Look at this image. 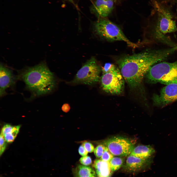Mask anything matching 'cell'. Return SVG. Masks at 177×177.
Segmentation results:
<instances>
[{
    "instance_id": "cell-1",
    "label": "cell",
    "mask_w": 177,
    "mask_h": 177,
    "mask_svg": "<svg viewBox=\"0 0 177 177\" xmlns=\"http://www.w3.org/2000/svg\"><path fill=\"white\" fill-rule=\"evenodd\" d=\"M168 48L148 49L139 53L119 58L117 63L122 75L130 88H137L144 77L154 65L164 61L170 57Z\"/></svg>"
},
{
    "instance_id": "cell-2",
    "label": "cell",
    "mask_w": 177,
    "mask_h": 177,
    "mask_svg": "<svg viewBox=\"0 0 177 177\" xmlns=\"http://www.w3.org/2000/svg\"><path fill=\"white\" fill-rule=\"evenodd\" d=\"M17 79L25 83L26 88L33 97L48 94L55 88L56 79L45 61L32 67H25L19 71Z\"/></svg>"
},
{
    "instance_id": "cell-3",
    "label": "cell",
    "mask_w": 177,
    "mask_h": 177,
    "mask_svg": "<svg viewBox=\"0 0 177 177\" xmlns=\"http://www.w3.org/2000/svg\"><path fill=\"white\" fill-rule=\"evenodd\" d=\"M101 70L103 73L100 80L102 89L112 94H121L125 80L119 68L113 64L107 63L102 67Z\"/></svg>"
},
{
    "instance_id": "cell-4",
    "label": "cell",
    "mask_w": 177,
    "mask_h": 177,
    "mask_svg": "<svg viewBox=\"0 0 177 177\" xmlns=\"http://www.w3.org/2000/svg\"><path fill=\"white\" fill-rule=\"evenodd\" d=\"M146 76L149 83H159L166 85L177 83V61H162L153 66Z\"/></svg>"
},
{
    "instance_id": "cell-5",
    "label": "cell",
    "mask_w": 177,
    "mask_h": 177,
    "mask_svg": "<svg viewBox=\"0 0 177 177\" xmlns=\"http://www.w3.org/2000/svg\"><path fill=\"white\" fill-rule=\"evenodd\" d=\"M94 28L97 35L108 41H123L128 46L133 48L138 47V44L128 39L118 26L104 18H101L96 22Z\"/></svg>"
},
{
    "instance_id": "cell-6",
    "label": "cell",
    "mask_w": 177,
    "mask_h": 177,
    "mask_svg": "<svg viewBox=\"0 0 177 177\" xmlns=\"http://www.w3.org/2000/svg\"><path fill=\"white\" fill-rule=\"evenodd\" d=\"M101 70L96 59L92 57L83 65L69 83L92 85L100 80Z\"/></svg>"
},
{
    "instance_id": "cell-7",
    "label": "cell",
    "mask_w": 177,
    "mask_h": 177,
    "mask_svg": "<svg viewBox=\"0 0 177 177\" xmlns=\"http://www.w3.org/2000/svg\"><path fill=\"white\" fill-rule=\"evenodd\" d=\"M153 5L157 15V22L154 25L156 28L164 35L177 31L176 22L170 11L157 1L153 2Z\"/></svg>"
},
{
    "instance_id": "cell-8",
    "label": "cell",
    "mask_w": 177,
    "mask_h": 177,
    "mask_svg": "<svg viewBox=\"0 0 177 177\" xmlns=\"http://www.w3.org/2000/svg\"><path fill=\"white\" fill-rule=\"evenodd\" d=\"M103 144L114 156L121 157L130 155L134 148L129 140L121 136L108 138L104 141Z\"/></svg>"
},
{
    "instance_id": "cell-9",
    "label": "cell",
    "mask_w": 177,
    "mask_h": 177,
    "mask_svg": "<svg viewBox=\"0 0 177 177\" xmlns=\"http://www.w3.org/2000/svg\"><path fill=\"white\" fill-rule=\"evenodd\" d=\"M152 100L154 106L161 108L177 101V83L166 85L159 94L153 95Z\"/></svg>"
},
{
    "instance_id": "cell-10",
    "label": "cell",
    "mask_w": 177,
    "mask_h": 177,
    "mask_svg": "<svg viewBox=\"0 0 177 177\" xmlns=\"http://www.w3.org/2000/svg\"><path fill=\"white\" fill-rule=\"evenodd\" d=\"M0 95L6 94L7 90L14 86L17 79L11 69L6 65L1 64L0 67Z\"/></svg>"
},
{
    "instance_id": "cell-11",
    "label": "cell",
    "mask_w": 177,
    "mask_h": 177,
    "mask_svg": "<svg viewBox=\"0 0 177 177\" xmlns=\"http://www.w3.org/2000/svg\"><path fill=\"white\" fill-rule=\"evenodd\" d=\"M150 158L142 159L130 155L126 159L123 167L124 170L127 172L135 173L144 169L150 163Z\"/></svg>"
},
{
    "instance_id": "cell-12",
    "label": "cell",
    "mask_w": 177,
    "mask_h": 177,
    "mask_svg": "<svg viewBox=\"0 0 177 177\" xmlns=\"http://www.w3.org/2000/svg\"><path fill=\"white\" fill-rule=\"evenodd\" d=\"M114 8L113 1L106 0H96L92 8L93 13L101 18L108 16Z\"/></svg>"
},
{
    "instance_id": "cell-13",
    "label": "cell",
    "mask_w": 177,
    "mask_h": 177,
    "mask_svg": "<svg viewBox=\"0 0 177 177\" xmlns=\"http://www.w3.org/2000/svg\"><path fill=\"white\" fill-rule=\"evenodd\" d=\"M93 166L97 177H111L113 172L111 169L109 162L96 159Z\"/></svg>"
},
{
    "instance_id": "cell-14",
    "label": "cell",
    "mask_w": 177,
    "mask_h": 177,
    "mask_svg": "<svg viewBox=\"0 0 177 177\" xmlns=\"http://www.w3.org/2000/svg\"><path fill=\"white\" fill-rule=\"evenodd\" d=\"M155 149L150 145H139L134 148L130 155L142 159L151 157L155 153Z\"/></svg>"
},
{
    "instance_id": "cell-15",
    "label": "cell",
    "mask_w": 177,
    "mask_h": 177,
    "mask_svg": "<svg viewBox=\"0 0 177 177\" xmlns=\"http://www.w3.org/2000/svg\"><path fill=\"white\" fill-rule=\"evenodd\" d=\"M20 125L13 126L7 124L2 128L1 133L4 136L6 141L9 143L13 142L19 132Z\"/></svg>"
},
{
    "instance_id": "cell-16",
    "label": "cell",
    "mask_w": 177,
    "mask_h": 177,
    "mask_svg": "<svg viewBox=\"0 0 177 177\" xmlns=\"http://www.w3.org/2000/svg\"><path fill=\"white\" fill-rule=\"evenodd\" d=\"M76 176L79 177H95V172L91 167L79 165L75 169Z\"/></svg>"
},
{
    "instance_id": "cell-17",
    "label": "cell",
    "mask_w": 177,
    "mask_h": 177,
    "mask_svg": "<svg viewBox=\"0 0 177 177\" xmlns=\"http://www.w3.org/2000/svg\"><path fill=\"white\" fill-rule=\"evenodd\" d=\"M124 159L122 157H114L110 161V167L112 171H117L123 165Z\"/></svg>"
},
{
    "instance_id": "cell-18",
    "label": "cell",
    "mask_w": 177,
    "mask_h": 177,
    "mask_svg": "<svg viewBox=\"0 0 177 177\" xmlns=\"http://www.w3.org/2000/svg\"><path fill=\"white\" fill-rule=\"evenodd\" d=\"M114 156L107 148L105 146L104 150L101 158V159L104 161L109 162L114 157Z\"/></svg>"
},
{
    "instance_id": "cell-19",
    "label": "cell",
    "mask_w": 177,
    "mask_h": 177,
    "mask_svg": "<svg viewBox=\"0 0 177 177\" xmlns=\"http://www.w3.org/2000/svg\"><path fill=\"white\" fill-rule=\"evenodd\" d=\"M105 146L104 145H100L98 146L94 149V153L96 157L98 158H101L104 150Z\"/></svg>"
},
{
    "instance_id": "cell-20",
    "label": "cell",
    "mask_w": 177,
    "mask_h": 177,
    "mask_svg": "<svg viewBox=\"0 0 177 177\" xmlns=\"http://www.w3.org/2000/svg\"><path fill=\"white\" fill-rule=\"evenodd\" d=\"M6 141L4 136L0 133V155L3 154L6 148Z\"/></svg>"
},
{
    "instance_id": "cell-21",
    "label": "cell",
    "mask_w": 177,
    "mask_h": 177,
    "mask_svg": "<svg viewBox=\"0 0 177 177\" xmlns=\"http://www.w3.org/2000/svg\"><path fill=\"white\" fill-rule=\"evenodd\" d=\"M79 161L81 164L85 166L89 165L92 163L91 158L88 156H83L80 158Z\"/></svg>"
},
{
    "instance_id": "cell-22",
    "label": "cell",
    "mask_w": 177,
    "mask_h": 177,
    "mask_svg": "<svg viewBox=\"0 0 177 177\" xmlns=\"http://www.w3.org/2000/svg\"><path fill=\"white\" fill-rule=\"evenodd\" d=\"M82 145L88 152H92L94 150V146L92 144L89 142H84L82 143Z\"/></svg>"
},
{
    "instance_id": "cell-23",
    "label": "cell",
    "mask_w": 177,
    "mask_h": 177,
    "mask_svg": "<svg viewBox=\"0 0 177 177\" xmlns=\"http://www.w3.org/2000/svg\"><path fill=\"white\" fill-rule=\"evenodd\" d=\"M78 152L79 154L83 156H87L88 154V152L86 150L83 145H80L78 148Z\"/></svg>"
},
{
    "instance_id": "cell-24",
    "label": "cell",
    "mask_w": 177,
    "mask_h": 177,
    "mask_svg": "<svg viewBox=\"0 0 177 177\" xmlns=\"http://www.w3.org/2000/svg\"><path fill=\"white\" fill-rule=\"evenodd\" d=\"M70 107L69 105L67 103L63 104L62 106L61 109L62 111L65 112H67L70 110Z\"/></svg>"
},
{
    "instance_id": "cell-25",
    "label": "cell",
    "mask_w": 177,
    "mask_h": 177,
    "mask_svg": "<svg viewBox=\"0 0 177 177\" xmlns=\"http://www.w3.org/2000/svg\"><path fill=\"white\" fill-rule=\"evenodd\" d=\"M68 0V1H70L71 3L73 4H74L75 5V4H74V2L73 1V0Z\"/></svg>"
},
{
    "instance_id": "cell-26",
    "label": "cell",
    "mask_w": 177,
    "mask_h": 177,
    "mask_svg": "<svg viewBox=\"0 0 177 177\" xmlns=\"http://www.w3.org/2000/svg\"><path fill=\"white\" fill-rule=\"evenodd\" d=\"M106 0L111 1H114V0Z\"/></svg>"
},
{
    "instance_id": "cell-27",
    "label": "cell",
    "mask_w": 177,
    "mask_h": 177,
    "mask_svg": "<svg viewBox=\"0 0 177 177\" xmlns=\"http://www.w3.org/2000/svg\"><path fill=\"white\" fill-rule=\"evenodd\" d=\"M76 177H77V176H76Z\"/></svg>"
}]
</instances>
